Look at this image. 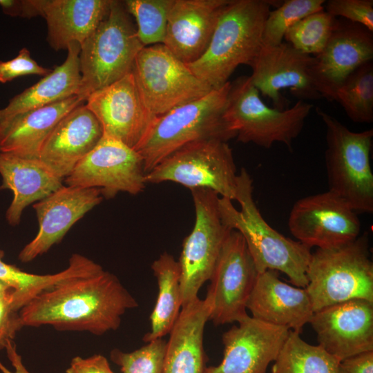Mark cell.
I'll use <instances>...</instances> for the list:
<instances>
[{"mask_svg": "<svg viewBox=\"0 0 373 373\" xmlns=\"http://www.w3.org/2000/svg\"><path fill=\"white\" fill-rule=\"evenodd\" d=\"M77 95L0 119V152L39 158L41 147L58 122L84 103Z\"/></svg>", "mask_w": 373, "mask_h": 373, "instance_id": "cell-25", "label": "cell"}, {"mask_svg": "<svg viewBox=\"0 0 373 373\" xmlns=\"http://www.w3.org/2000/svg\"><path fill=\"white\" fill-rule=\"evenodd\" d=\"M132 72L146 106L156 117L213 90L162 44L144 46Z\"/></svg>", "mask_w": 373, "mask_h": 373, "instance_id": "cell-10", "label": "cell"}, {"mask_svg": "<svg viewBox=\"0 0 373 373\" xmlns=\"http://www.w3.org/2000/svg\"><path fill=\"white\" fill-rule=\"evenodd\" d=\"M12 289L0 296V350L6 349L22 327L19 312L13 309Z\"/></svg>", "mask_w": 373, "mask_h": 373, "instance_id": "cell-39", "label": "cell"}, {"mask_svg": "<svg viewBox=\"0 0 373 373\" xmlns=\"http://www.w3.org/2000/svg\"><path fill=\"white\" fill-rule=\"evenodd\" d=\"M191 192L195 206V224L184 240L178 260L182 307L198 298L199 290L209 280L231 230L222 221L218 193L208 189H194Z\"/></svg>", "mask_w": 373, "mask_h": 373, "instance_id": "cell-11", "label": "cell"}, {"mask_svg": "<svg viewBox=\"0 0 373 373\" xmlns=\"http://www.w3.org/2000/svg\"><path fill=\"white\" fill-rule=\"evenodd\" d=\"M318 345L342 361L373 351V303L352 299L315 312L309 321Z\"/></svg>", "mask_w": 373, "mask_h": 373, "instance_id": "cell-18", "label": "cell"}, {"mask_svg": "<svg viewBox=\"0 0 373 373\" xmlns=\"http://www.w3.org/2000/svg\"><path fill=\"white\" fill-rule=\"evenodd\" d=\"M6 350L15 370L14 372L10 371L0 362V370L3 373H30L23 364L21 356L17 353L16 345L13 341L9 342L6 347Z\"/></svg>", "mask_w": 373, "mask_h": 373, "instance_id": "cell-43", "label": "cell"}, {"mask_svg": "<svg viewBox=\"0 0 373 373\" xmlns=\"http://www.w3.org/2000/svg\"><path fill=\"white\" fill-rule=\"evenodd\" d=\"M52 70L40 66L32 58L30 51L24 47L13 59L6 61H0V83L5 84L26 75L45 77Z\"/></svg>", "mask_w": 373, "mask_h": 373, "instance_id": "cell-38", "label": "cell"}, {"mask_svg": "<svg viewBox=\"0 0 373 373\" xmlns=\"http://www.w3.org/2000/svg\"><path fill=\"white\" fill-rule=\"evenodd\" d=\"M314 312L352 299L373 303V263L367 233L347 243L317 248L306 272Z\"/></svg>", "mask_w": 373, "mask_h": 373, "instance_id": "cell-5", "label": "cell"}, {"mask_svg": "<svg viewBox=\"0 0 373 373\" xmlns=\"http://www.w3.org/2000/svg\"><path fill=\"white\" fill-rule=\"evenodd\" d=\"M138 303L114 274L102 269L40 294L19 311L23 327L49 325L59 331L102 335L116 330Z\"/></svg>", "mask_w": 373, "mask_h": 373, "instance_id": "cell-1", "label": "cell"}, {"mask_svg": "<svg viewBox=\"0 0 373 373\" xmlns=\"http://www.w3.org/2000/svg\"><path fill=\"white\" fill-rule=\"evenodd\" d=\"M316 111L325 126V162L329 191L354 211L372 213L373 129L353 132L320 107Z\"/></svg>", "mask_w": 373, "mask_h": 373, "instance_id": "cell-7", "label": "cell"}, {"mask_svg": "<svg viewBox=\"0 0 373 373\" xmlns=\"http://www.w3.org/2000/svg\"><path fill=\"white\" fill-rule=\"evenodd\" d=\"M10 289H12L5 283L0 281V296Z\"/></svg>", "mask_w": 373, "mask_h": 373, "instance_id": "cell-44", "label": "cell"}, {"mask_svg": "<svg viewBox=\"0 0 373 373\" xmlns=\"http://www.w3.org/2000/svg\"><path fill=\"white\" fill-rule=\"evenodd\" d=\"M287 225L297 241L310 249L347 243L357 238L361 229L356 211L330 191L298 200Z\"/></svg>", "mask_w": 373, "mask_h": 373, "instance_id": "cell-14", "label": "cell"}, {"mask_svg": "<svg viewBox=\"0 0 373 373\" xmlns=\"http://www.w3.org/2000/svg\"><path fill=\"white\" fill-rule=\"evenodd\" d=\"M325 0H286L271 10L265 20L262 45L276 46L281 43L287 30L305 17L324 10Z\"/></svg>", "mask_w": 373, "mask_h": 373, "instance_id": "cell-35", "label": "cell"}, {"mask_svg": "<svg viewBox=\"0 0 373 373\" xmlns=\"http://www.w3.org/2000/svg\"><path fill=\"white\" fill-rule=\"evenodd\" d=\"M66 373H114L106 359L101 354L88 358L74 357Z\"/></svg>", "mask_w": 373, "mask_h": 373, "instance_id": "cell-40", "label": "cell"}, {"mask_svg": "<svg viewBox=\"0 0 373 373\" xmlns=\"http://www.w3.org/2000/svg\"><path fill=\"white\" fill-rule=\"evenodd\" d=\"M229 0H174L169 10L164 44L186 64L207 48L219 17Z\"/></svg>", "mask_w": 373, "mask_h": 373, "instance_id": "cell-22", "label": "cell"}, {"mask_svg": "<svg viewBox=\"0 0 373 373\" xmlns=\"http://www.w3.org/2000/svg\"><path fill=\"white\" fill-rule=\"evenodd\" d=\"M103 200L100 189L61 186L33 204L39 222L36 236L20 251L28 262L59 243L70 227Z\"/></svg>", "mask_w": 373, "mask_h": 373, "instance_id": "cell-20", "label": "cell"}, {"mask_svg": "<svg viewBox=\"0 0 373 373\" xmlns=\"http://www.w3.org/2000/svg\"><path fill=\"white\" fill-rule=\"evenodd\" d=\"M211 312V303L207 296L182 307L166 341L162 373H205L203 336Z\"/></svg>", "mask_w": 373, "mask_h": 373, "instance_id": "cell-26", "label": "cell"}, {"mask_svg": "<svg viewBox=\"0 0 373 373\" xmlns=\"http://www.w3.org/2000/svg\"><path fill=\"white\" fill-rule=\"evenodd\" d=\"M247 309L255 318L299 334L314 313L306 289L283 282L274 270L258 274Z\"/></svg>", "mask_w": 373, "mask_h": 373, "instance_id": "cell-23", "label": "cell"}, {"mask_svg": "<svg viewBox=\"0 0 373 373\" xmlns=\"http://www.w3.org/2000/svg\"><path fill=\"white\" fill-rule=\"evenodd\" d=\"M333 101L337 102L354 122H373V63L356 68L338 88Z\"/></svg>", "mask_w": 373, "mask_h": 373, "instance_id": "cell-32", "label": "cell"}, {"mask_svg": "<svg viewBox=\"0 0 373 373\" xmlns=\"http://www.w3.org/2000/svg\"><path fill=\"white\" fill-rule=\"evenodd\" d=\"M230 82L155 118L135 149L143 159L146 173L187 144L236 137L224 117Z\"/></svg>", "mask_w": 373, "mask_h": 373, "instance_id": "cell-4", "label": "cell"}, {"mask_svg": "<svg viewBox=\"0 0 373 373\" xmlns=\"http://www.w3.org/2000/svg\"><path fill=\"white\" fill-rule=\"evenodd\" d=\"M339 362L320 345L307 343L290 330L271 373H338Z\"/></svg>", "mask_w": 373, "mask_h": 373, "instance_id": "cell-31", "label": "cell"}, {"mask_svg": "<svg viewBox=\"0 0 373 373\" xmlns=\"http://www.w3.org/2000/svg\"><path fill=\"white\" fill-rule=\"evenodd\" d=\"M103 134L100 122L82 103L55 126L41 147L39 159L64 180L94 149Z\"/></svg>", "mask_w": 373, "mask_h": 373, "instance_id": "cell-21", "label": "cell"}, {"mask_svg": "<svg viewBox=\"0 0 373 373\" xmlns=\"http://www.w3.org/2000/svg\"><path fill=\"white\" fill-rule=\"evenodd\" d=\"M236 166L227 142L203 140L178 149L145 175L146 183L173 182L190 190L208 189L236 200Z\"/></svg>", "mask_w": 373, "mask_h": 373, "instance_id": "cell-9", "label": "cell"}, {"mask_svg": "<svg viewBox=\"0 0 373 373\" xmlns=\"http://www.w3.org/2000/svg\"><path fill=\"white\" fill-rule=\"evenodd\" d=\"M229 0L224 7L209 44L189 69L212 89L229 81L238 66L251 67L262 46L264 24L271 8L282 2Z\"/></svg>", "mask_w": 373, "mask_h": 373, "instance_id": "cell-3", "label": "cell"}, {"mask_svg": "<svg viewBox=\"0 0 373 373\" xmlns=\"http://www.w3.org/2000/svg\"><path fill=\"white\" fill-rule=\"evenodd\" d=\"M309 75L321 95L329 102L345 79L358 66L372 61L373 34L364 26L336 18L323 50L313 57Z\"/></svg>", "mask_w": 373, "mask_h": 373, "instance_id": "cell-15", "label": "cell"}, {"mask_svg": "<svg viewBox=\"0 0 373 373\" xmlns=\"http://www.w3.org/2000/svg\"><path fill=\"white\" fill-rule=\"evenodd\" d=\"M174 0H126L128 14L136 21L137 34L144 46L163 44L169 10Z\"/></svg>", "mask_w": 373, "mask_h": 373, "instance_id": "cell-33", "label": "cell"}, {"mask_svg": "<svg viewBox=\"0 0 373 373\" xmlns=\"http://www.w3.org/2000/svg\"><path fill=\"white\" fill-rule=\"evenodd\" d=\"M66 60L48 75L10 99L0 109V119L39 108L52 103L77 95L81 75L79 55L80 45L73 43L67 48Z\"/></svg>", "mask_w": 373, "mask_h": 373, "instance_id": "cell-28", "label": "cell"}, {"mask_svg": "<svg viewBox=\"0 0 373 373\" xmlns=\"http://www.w3.org/2000/svg\"><path fill=\"white\" fill-rule=\"evenodd\" d=\"M0 189H10L13 199L6 218L12 226L17 225L23 211L59 189L63 179L57 176L39 158H27L0 152Z\"/></svg>", "mask_w": 373, "mask_h": 373, "instance_id": "cell-27", "label": "cell"}, {"mask_svg": "<svg viewBox=\"0 0 373 373\" xmlns=\"http://www.w3.org/2000/svg\"><path fill=\"white\" fill-rule=\"evenodd\" d=\"M324 8L335 18L341 17L373 32L372 0H329L325 1Z\"/></svg>", "mask_w": 373, "mask_h": 373, "instance_id": "cell-37", "label": "cell"}, {"mask_svg": "<svg viewBox=\"0 0 373 373\" xmlns=\"http://www.w3.org/2000/svg\"><path fill=\"white\" fill-rule=\"evenodd\" d=\"M0 250V281L10 287L13 309L18 312L36 296L68 280L92 273L94 262L79 254H73L66 269L54 274L38 275L23 271L2 260Z\"/></svg>", "mask_w": 373, "mask_h": 373, "instance_id": "cell-29", "label": "cell"}, {"mask_svg": "<svg viewBox=\"0 0 373 373\" xmlns=\"http://www.w3.org/2000/svg\"><path fill=\"white\" fill-rule=\"evenodd\" d=\"M0 6L4 13L10 16L26 18L37 16L32 0H0Z\"/></svg>", "mask_w": 373, "mask_h": 373, "instance_id": "cell-42", "label": "cell"}, {"mask_svg": "<svg viewBox=\"0 0 373 373\" xmlns=\"http://www.w3.org/2000/svg\"><path fill=\"white\" fill-rule=\"evenodd\" d=\"M313 56L300 52L287 42L276 46H262L251 66V82L260 93L270 99L276 108L282 110L280 91L289 88L299 99L322 98L309 75Z\"/></svg>", "mask_w": 373, "mask_h": 373, "instance_id": "cell-19", "label": "cell"}, {"mask_svg": "<svg viewBox=\"0 0 373 373\" xmlns=\"http://www.w3.org/2000/svg\"><path fill=\"white\" fill-rule=\"evenodd\" d=\"M335 19L324 10L312 13L292 25L284 39L300 52L316 56L324 49Z\"/></svg>", "mask_w": 373, "mask_h": 373, "instance_id": "cell-34", "label": "cell"}, {"mask_svg": "<svg viewBox=\"0 0 373 373\" xmlns=\"http://www.w3.org/2000/svg\"><path fill=\"white\" fill-rule=\"evenodd\" d=\"M313 107L298 99L287 109L270 108L262 100L250 76L242 75L230 82L224 117L238 142L265 149L280 142L291 149Z\"/></svg>", "mask_w": 373, "mask_h": 373, "instance_id": "cell-8", "label": "cell"}, {"mask_svg": "<svg viewBox=\"0 0 373 373\" xmlns=\"http://www.w3.org/2000/svg\"><path fill=\"white\" fill-rule=\"evenodd\" d=\"M222 334L220 363L205 373H266L285 344L290 330L247 315Z\"/></svg>", "mask_w": 373, "mask_h": 373, "instance_id": "cell-17", "label": "cell"}, {"mask_svg": "<svg viewBox=\"0 0 373 373\" xmlns=\"http://www.w3.org/2000/svg\"><path fill=\"white\" fill-rule=\"evenodd\" d=\"M47 25V41L55 50L80 46L108 14L112 0H32Z\"/></svg>", "mask_w": 373, "mask_h": 373, "instance_id": "cell-24", "label": "cell"}, {"mask_svg": "<svg viewBox=\"0 0 373 373\" xmlns=\"http://www.w3.org/2000/svg\"><path fill=\"white\" fill-rule=\"evenodd\" d=\"M151 269L157 279L158 293L150 316V331L143 337L145 343L169 334L182 309L178 261L172 255L164 252L153 261Z\"/></svg>", "mask_w": 373, "mask_h": 373, "instance_id": "cell-30", "label": "cell"}, {"mask_svg": "<svg viewBox=\"0 0 373 373\" xmlns=\"http://www.w3.org/2000/svg\"><path fill=\"white\" fill-rule=\"evenodd\" d=\"M142 156L119 140L105 133L64 180L67 186L100 189L106 198L119 192L137 195L145 188Z\"/></svg>", "mask_w": 373, "mask_h": 373, "instance_id": "cell-13", "label": "cell"}, {"mask_svg": "<svg viewBox=\"0 0 373 373\" xmlns=\"http://www.w3.org/2000/svg\"><path fill=\"white\" fill-rule=\"evenodd\" d=\"M144 47L123 1L112 0L106 16L80 46L77 96L85 102L92 93L131 73Z\"/></svg>", "mask_w": 373, "mask_h": 373, "instance_id": "cell-6", "label": "cell"}, {"mask_svg": "<svg viewBox=\"0 0 373 373\" xmlns=\"http://www.w3.org/2000/svg\"><path fill=\"white\" fill-rule=\"evenodd\" d=\"M338 373H373V351L362 352L341 361Z\"/></svg>", "mask_w": 373, "mask_h": 373, "instance_id": "cell-41", "label": "cell"}, {"mask_svg": "<svg viewBox=\"0 0 373 373\" xmlns=\"http://www.w3.org/2000/svg\"><path fill=\"white\" fill-rule=\"evenodd\" d=\"M258 275L244 238L231 229L209 279L206 296L211 303L209 321L218 326L246 317L247 304Z\"/></svg>", "mask_w": 373, "mask_h": 373, "instance_id": "cell-12", "label": "cell"}, {"mask_svg": "<svg viewBox=\"0 0 373 373\" xmlns=\"http://www.w3.org/2000/svg\"><path fill=\"white\" fill-rule=\"evenodd\" d=\"M166 347V341L160 338L131 352L115 348L110 357L122 373H162Z\"/></svg>", "mask_w": 373, "mask_h": 373, "instance_id": "cell-36", "label": "cell"}, {"mask_svg": "<svg viewBox=\"0 0 373 373\" xmlns=\"http://www.w3.org/2000/svg\"><path fill=\"white\" fill-rule=\"evenodd\" d=\"M85 102L104 133L133 149L157 117L146 106L132 71L92 93Z\"/></svg>", "mask_w": 373, "mask_h": 373, "instance_id": "cell-16", "label": "cell"}, {"mask_svg": "<svg viewBox=\"0 0 373 373\" xmlns=\"http://www.w3.org/2000/svg\"><path fill=\"white\" fill-rule=\"evenodd\" d=\"M252 182L247 170L241 169L235 200L240 210L236 209L231 200L220 197L218 209L222 222L241 233L258 274L266 270L281 271L293 285L305 288L310 248L283 236L266 222L253 198Z\"/></svg>", "mask_w": 373, "mask_h": 373, "instance_id": "cell-2", "label": "cell"}]
</instances>
